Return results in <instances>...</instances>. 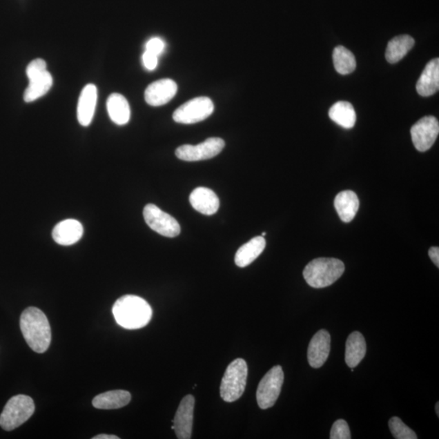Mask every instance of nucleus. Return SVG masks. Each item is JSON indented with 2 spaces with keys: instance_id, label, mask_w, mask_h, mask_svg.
Instances as JSON below:
<instances>
[{
  "instance_id": "obj_14",
  "label": "nucleus",
  "mask_w": 439,
  "mask_h": 439,
  "mask_svg": "<svg viewBox=\"0 0 439 439\" xmlns=\"http://www.w3.org/2000/svg\"><path fill=\"white\" fill-rule=\"evenodd\" d=\"M84 232V226L81 222L75 219H67L54 227L52 237L59 245L70 246L81 239Z\"/></svg>"
},
{
  "instance_id": "obj_28",
  "label": "nucleus",
  "mask_w": 439,
  "mask_h": 439,
  "mask_svg": "<svg viewBox=\"0 0 439 439\" xmlns=\"http://www.w3.org/2000/svg\"><path fill=\"white\" fill-rule=\"evenodd\" d=\"M331 439H350L351 432L349 425L344 420H338L331 428Z\"/></svg>"
},
{
  "instance_id": "obj_12",
  "label": "nucleus",
  "mask_w": 439,
  "mask_h": 439,
  "mask_svg": "<svg viewBox=\"0 0 439 439\" xmlns=\"http://www.w3.org/2000/svg\"><path fill=\"white\" fill-rule=\"evenodd\" d=\"M177 91L176 82L172 79H162L153 82L145 90V100L150 106L159 107L168 104Z\"/></svg>"
},
{
  "instance_id": "obj_24",
  "label": "nucleus",
  "mask_w": 439,
  "mask_h": 439,
  "mask_svg": "<svg viewBox=\"0 0 439 439\" xmlns=\"http://www.w3.org/2000/svg\"><path fill=\"white\" fill-rule=\"evenodd\" d=\"M415 40L409 35L395 37L387 45L386 58L391 64L401 61L413 48Z\"/></svg>"
},
{
  "instance_id": "obj_22",
  "label": "nucleus",
  "mask_w": 439,
  "mask_h": 439,
  "mask_svg": "<svg viewBox=\"0 0 439 439\" xmlns=\"http://www.w3.org/2000/svg\"><path fill=\"white\" fill-rule=\"evenodd\" d=\"M130 400V392L123 390L110 391L95 396L92 404L98 409H118L129 404Z\"/></svg>"
},
{
  "instance_id": "obj_1",
  "label": "nucleus",
  "mask_w": 439,
  "mask_h": 439,
  "mask_svg": "<svg viewBox=\"0 0 439 439\" xmlns=\"http://www.w3.org/2000/svg\"><path fill=\"white\" fill-rule=\"evenodd\" d=\"M20 326L27 344L37 353H44L52 341L51 327L44 313L30 307L21 313Z\"/></svg>"
},
{
  "instance_id": "obj_7",
  "label": "nucleus",
  "mask_w": 439,
  "mask_h": 439,
  "mask_svg": "<svg viewBox=\"0 0 439 439\" xmlns=\"http://www.w3.org/2000/svg\"><path fill=\"white\" fill-rule=\"evenodd\" d=\"M214 111V104L208 97H197L189 100L173 113V118L181 124H195L203 121Z\"/></svg>"
},
{
  "instance_id": "obj_2",
  "label": "nucleus",
  "mask_w": 439,
  "mask_h": 439,
  "mask_svg": "<svg viewBox=\"0 0 439 439\" xmlns=\"http://www.w3.org/2000/svg\"><path fill=\"white\" fill-rule=\"evenodd\" d=\"M113 313L119 326L127 329H138L150 322L153 309L141 297L127 295L116 301Z\"/></svg>"
},
{
  "instance_id": "obj_13",
  "label": "nucleus",
  "mask_w": 439,
  "mask_h": 439,
  "mask_svg": "<svg viewBox=\"0 0 439 439\" xmlns=\"http://www.w3.org/2000/svg\"><path fill=\"white\" fill-rule=\"evenodd\" d=\"M331 338L329 332L322 329L311 340L308 349V360L311 367L321 368L331 352Z\"/></svg>"
},
{
  "instance_id": "obj_3",
  "label": "nucleus",
  "mask_w": 439,
  "mask_h": 439,
  "mask_svg": "<svg viewBox=\"0 0 439 439\" xmlns=\"http://www.w3.org/2000/svg\"><path fill=\"white\" fill-rule=\"evenodd\" d=\"M345 271V265L335 258H318L312 260L304 271V277L310 286L324 288L335 283Z\"/></svg>"
},
{
  "instance_id": "obj_20",
  "label": "nucleus",
  "mask_w": 439,
  "mask_h": 439,
  "mask_svg": "<svg viewBox=\"0 0 439 439\" xmlns=\"http://www.w3.org/2000/svg\"><path fill=\"white\" fill-rule=\"evenodd\" d=\"M366 342L362 333H351L346 342L345 360L347 366L353 369L364 358Z\"/></svg>"
},
{
  "instance_id": "obj_17",
  "label": "nucleus",
  "mask_w": 439,
  "mask_h": 439,
  "mask_svg": "<svg viewBox=\"0 0 439 439\" xmlns=\"http://www.w3.org/2000/svg\"><path fill=\"white\" fill-rule=\"evenodd\" d=\"M439 89V59H433L425 66L417 84V90L424 97L433 95Z\"/></svg>"
},
{
  "instance_id": "obj_31",
  "label": "nucleus",
  "mask_w": 439,
  "mask_h": 439,
  "mask_svg": "<svg viewBox=\"0 0 439 439\" xmlns=\"http://www.w3.org/2000/svg\"><path fill=\"white\" fill-rule=\"evenodd\" d=\"M143 62L146 70H154L157 66L158 57L146 51L143 56Z\"/></svg>"
},
{
  "instance_id": "obj_4",
  "label": "nucleus",
  "mask_w": 439,
  "mask_h": 439,
  "mask_svg": "<svg viewBox=\"0 0 439 439\" xmlns=\"http://www.w3.org/2000/svg\"><path fill=\"white\" fill-rule=\"evenodd\" d=\"M248 373V364L244 359L237 358L228 364L220 387L224 401L235 402L244 394Z\"/></svg>"
},
{
  "instance_id": "obj_5",
  "label": "nucleus",
  "mask_w": 439,
  "mask_h": 439,
  "mask_svg": "<svg viewBox=\"0 0 439 439\" xmlns=\"http://www.w3.org/2000/svg\"><path fill=\"white\" fill-rule=\"evenodd\" d=\"M35 405L30 396L18 395L9 400L0 415V427L12 431L27 422L34 414Z\"/></svg>"
},
{
  "instance_id": "obj_35",
  "label": "nucleus",
  "mask_w": 439,
  "mask_h": 439,
  "mask_svg": "<svg viewBox=\"0 0 439 439\" xmlns=\"http://www.w3.org/2000/svg\"><path fill=\"white\" fill-rule=\"evenodd\" d=\"M264 235H266V233L264 232L263 234H262V237H264Z\"/></svg>"
},
{
  "instance_id": "obj_26",
  "label": "nucleus",
  "mask_w": 439,
  "mask_h": 439,
  "mask_svg": "<svg viewBox=\"0 0 439 439\" xmlns=\"http://www.w3.org/2000/svg\"><path fill=\"white\" fill-rule=\"evenodd\" d=\"M333 65L342 75H349L355 70L356 61L353 53L342 46H338L333 52Z\"/></svg>"
},
{
  "instance_id": "obj_18",
  "label": "nucleus",
  "mask_w": 439,
  "mask_h": 439,
  "mask_svg": "<svg viewBox=\"0 0 439 439\" xmlns=\"http://www.w3.org/2000/svg\"><path fill=\"white\" fill-rule=\"evenodd\" d=\"M335 207L342 222H351L359 210L360 201L358 195L351 191L340 192L335 199Z\"/></svg>"
},
{
  "instance_id": "obj_11",
  "label": "nucleus",
  "mask_w": 439,
  "mask_h": 439,
  "mask_svg": "<svg viewBox=\"0 0 439 439\" xmlns=\"http://www.w3.org/2000/svg\"><path fill=\"white\" fill-rule=\"evenodd\" d=\"M195 398L188 395L183 398L177 410L175 420H173V429L177 438L190 439L193 429Z\"/></svg>"
},
{
  "instance_id": "obj_27",
  "label": "nucleus",
  "mask_w": 439,
  "mask_h": 439,
  "mask_svg": "<svg viewBox=\"0 0 439 439\" xmlns=\"http://www.w3.org/2000/svg\"><path fill=\"white\" fill-rule=\"evenodd\" d=\"M389 428L396 439H418L417 434L413 429L407 427L399 418H392L389 420Z\"/></svg>"
},
{
  "instance_id": "obj_33",
  "label": "nucleus",
  "mask_w": 439,
  "mask_h": 439,
  "mask_svg": "<svg viewBox=\"0 0 439 439\" xmlns=\"http://www.w3.org/2000/svg\"><path fill=\"white\" fill-rule=\"evenodd\" d=\"M120 438L116 436H110V434H99L92 438V439H119Z\"/></svg>"
},
{
  "instance_id": "obj_9",
  "label": "nucleus",
  "mask_w": 439,
  "mask_h": 439,
  "mask_svg": "<svg viewBox=\"0 0 439 439\" xmlns=\"http://www.w3.org/2000/svg\"><path fill=\"white\" fill-rule=\"evenodd\" d=\"M225 142L220 138H209L198 145H182L176 150L178 159L185 162H199L212 159L222 153Z\"/></svg>"
},
{
  "instance_id": "obj_15",
  "label": "nucleus",
  "mask_w": 439,
  "mask_h": 439,
  "mask_svg": "<svg viewBox=\"0 0 439 439\" xmlns=\"http://www.w3.org/2000/svg\"><path fill=\"white\" fill-rule=\"evenodd\" d=\"M97 96V88L94 84L86 85L82 90L77 104V120L82 126H88L92 121Z\"/></svg>"
},
{
  "instance_id": "obj_34",
  "label": "nucleus",
  "mask_w": 439,
  "mask_h": 439,
  "mask_svg": "<svg viewBox=\"0 0 439 439\" xmlns=\"http://www.w3.org/2000/svg\"><path fill=\"white\" fill-rule=\"evenodd\" d=\"M438 407H439V402H437L436 409V413H437L438 416H439V408H438Z\"/></svg>"
},
{
  "instance_id": "obj_23",
  "label": "nucleus",
  "mask_w": 439,
  "mask_h": 439,
  "mask_svg": "<svg viewBox=\"0 0 439 439\" xmlns=\"http://www.w3.org/2000/svg\"><path fill=\"white\" fill-rule=\"evenodd\" d=\"M329 118L338 126L351 129L356 122V113L352 104L346 101H338L329 109Z\"/></svg>"
},
{
  "instance_id": "obj_30",
  "label": "nucleus",
  "mask_w": 439,
  "mask_h": 439,
  "mask_svg": "<svg viewBox=\"0 0 439 439\" xmlns=\"http://www.w3.org/2000/svg\"><path fill=\"white\" fill-rule=\"evenodd\" d=\"M164 49V43L159 38H153L150 39L146 45V51L153 53L157 57L159 54L162 53Z\"/></svg>"
},
{
  "instance_id": "obj_25",
  "label": "nucleus",
  "mask_w": 439,
  "mask_h": 439,
  "mask_svg": "<svg viewBox=\"0 0 439 439\" xmlns=\"http://www.w3.org/2000/svg\"><path fill=\"white\" fill-rule=\"evenodd\" d=\"M29 81V86L24 94V99L26 103L35 101L36 99L42 97L48 92L53 84L52 77L48 71Z\"/></svg>"
},
{
  "instance_id": "obj_6",
  "label": "nucleus",
  "mask_w": 439,
  "mask_h": 439,
  "mask_svg": "<svg viewBox=\"0 0 439 439\" xmlns=\"http://www.w3.org/2000/svg\"><path fill=\"white\" fill-rule=\"evenodd\" d=\"M284 373L280 365L274 366L264 375L256 391V400L262 409L272 408L280 396Z\"/></svg>"
},
{
  "instance_id": "obj_21",
  "label": "nucleus",
  "mask_w": 439,
  "mask_h": 439,
  "mask_svg": "<svg viewBox=\"0 0 439 439\" xmlns=\"http://www.w3.org/2000/svg\"><path fill=\"white\" fill-rule=\"evenodd\" d=\"M108 115L118 126H124L130 119V108L127 99L121 94L114 93L107 101Z\"/></svg>"
},
{
  "instance_id": "obj_10",
  "label": "nucleus",
  "mask_w": 439,
  "mask_h": 439,
  "mask_svg": "<svg viewBox=\"0 0 439 439\" xmlns=\"http://www.w3.org/2000/svg\"><path fill=\"white\" fill-rule=\"evenodd\" d=\"M439 133V123L433 116L420 119L411 127V135L416 149L419 152H427L431 148Z\"/></svg>"
},
{
  "instance_id": "obj_19",
  "label": "nucleus",
  "mask_w": 439,
  "mask_h": 439,
  "mask_svg": "<svg viewBox=\"0 0 439 439\" xmlns=\"http://www.w3.org/2000/svg\"><path fill=\"white\" fill-rule=\"evenodd\" d=\"M265 246H266V241L262 236L255 237L242 245L235 255V262L237 266L240 268L248 266L262 255Z\"/></svg>"
},
{
  "instance_id": "obj_32",
  "label": "nucleus",
  "mask_w": 439,
  "mask_h": 439,
  "mask_svg": "<svg viewBox=\"0 0 439 439\" xmlns=\"http://www.w3.org/2000/svg\"><path fill=\"white\" fill-rule=\"evenodd\" d=\"M429 256L432 260V262L436 266L439 267V248L438 246H432L431 249L429 250Z\"/></svg>"
},
{
  "instance_id": "obj_29",
  "label": "nucleus",
  "mask_w": 439,
  "mask_h": 439,
  "mask_svg": "<svg viewBox=\"0 0 439 439\" xmlns=\"http://www.w3.org/2000/svg\"><path fill=\"white\" fill-rule=\"evenodd\" d=\"M47 71V64H46L45 61L43 59H36L27 66L26 75L28 77L29 80H32L43 75Z\"/></svg>"
},
{
  "instance_id": "obj_16",
  "label": "nucleus",
  "mask_w": 439,
  "mask_h": 439,
  "mask_svg": "<svg viewBox=\"0 0 439 439\" xmlns=\"http://www.w3.org/2000/svg\"><path fill=\"white\" fill-rule=\"evenodd\" d=\"M190 203L196 211L207 216L216 213L220 207L217 195L207 187H198L192 191Z\"/></svg>"
},
{
  "instance_id": "obj_8",
  "label": "nucleus",
  "mask_w": 439,
  "mask_h": 439,
  "mask_svg": "<svg viewBox=\"0 0 439 439\" xmlns=\"http://www.w3.org/2000/svg\"><path fill=\"white\" fill-rule=\"evenodd\" d=\"M144 217L148 226L164 237H175L180 235L181 226L170 215L164 213L157 206L150 204L145 206Z\"/></svg>"
}]
</instances>
